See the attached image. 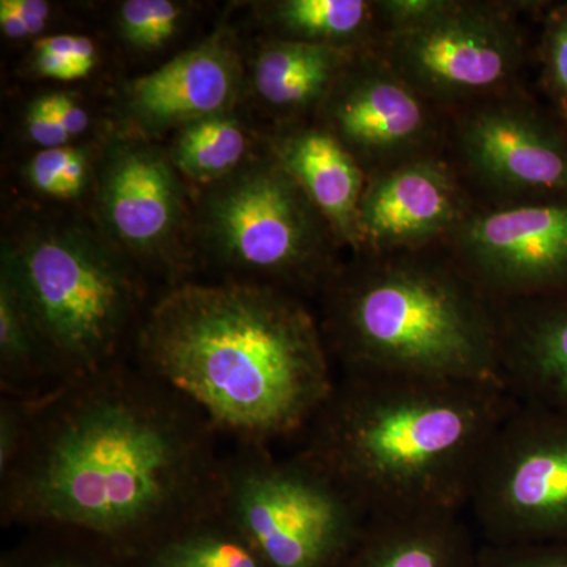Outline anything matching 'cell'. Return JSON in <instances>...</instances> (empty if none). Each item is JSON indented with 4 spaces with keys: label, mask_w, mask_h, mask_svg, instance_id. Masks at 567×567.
I'll list each match as a JSON object with an SVG mask.
<instances>
[{
    "label": "cell",
    "mask_w": 567,
    "mask_h": 567,
    "mask_svg": "<svg viewBox=\"0 0 567 567\" xmlns=\"http://www.w3.org/2000/svg\"><path fill=\"white\" fill-rule=\"evenodd\" d=\"M31 317L55 383L121 363L141 289L128 257L81 223L39 224L2 248V274Z\"/></svg>",
    "instance_id": "5"
},
{
    "label": "cell",
    "mask_w": 567,
    "mask_h": 567,
    "mask_svg": "<svg viewBox=\"0 0 567 567\" xmlns=\"http://www.w3.org/2000/svg\"><path fill=\"white\" fill-rule=\"evenodd\" d=\"M219 432L140 365L32 395L20 453L0 473L2 527L65 529L140 559L219 509Z\"/></svg>",
    "instance_id": "1"
},
{
    "label": "cell",
    "mask_w": 567,
    "mask_h": 567,
    "mask_svg": "<svg viewBox=\"0 0 567 567\" xmlns=\"http://www.w3.org/2000/svg\"><path fill=\"white\" fill-rule=\"evenodd\" d=\"M0 567H140V561L80 533L31 529L21 544L3 554Z\"/></svg>",
    "instance_id": "24"
},
{
    "label": "cell",
    "mask_w": 567,
    "mask_h": 567,
    "mask_svg": "<svg viewBox=\"0 0 567 567\" xmlns=\"http://www.w3.org/2000/svg\"><path fill=\"white\" fill-rule=\"evenodd\" d=\"M520 59L509 22L464 3L446 2L439 13L391 31L390 62L416 92L462 96L505 82Z\"/></svg>",
    "instance_id": "10"
},
{
    "label": "cell",
    "mask_w": 567,
    "mask_h": 567,
    "mask_svg": "<svg viewBox=\"0 0 567 567\" xmlns=\"http://www.w3.org/2000/svg\"><path fill=\"white\" fill-rule=\"evenodd\" d=\"M219 511L268 567H336L371 517L303 451L248 445L224 456Z\"/></svg>",
    "instance_id": "6"
},
{
    "label": "cell",
    "mask_w": 567,
    "mask_h": 567,
    "mask_svg": "<svg viewBox=\"0 0 567 567\" xmlns=\"http://www.w3.org/2000/svg\"><path fill=\"white\" fill-rule=\"evenodd\" d=\"M517 404L498 383L342 375L298 450L369 516L466 514L481 461Z\"/></svg>",
    "instance_id": "3"
},
{
    "label": "cell",
    "mask_w": 567,
    "mask_h": 567,
    "mask_svg": "<svg viewBox=\"0 0 567 567\" xmlns=\"http://www.w3.org/2000/svg\"><path fill=\"white\" fill-rule=\"evenodd\" d=\"M480 544L465 514L371 516L336 567H475Z\"/></svg>",
    "instance_id": "17"
},
{
    "label": "cell",
    "mask_w": 567,
    "mask_h": 567,
    "mask_svg": "<svg viewBox=\"0 0 567 567\" xmlns=\"http://www.w3.org/2000/svg\"><path fill=\"white\" fill-rule=\"evenodd\" d=\"M137 561L140 567H268L219 509L164 537Z\"/></svg>",
    "instance_id": "20"
},
{
    "label": "cell",
    "mask_w": 567,
    "mask_h": 567,
    "mask_svg": "<svg viewBox=\"0 0 567 567\" xmlns=\"http://www.w3.org/2000/svg\"><path fill=\"white\" fill-rule=\"evenodd\" d=\"M136 364L237 445L300 439L336 385L315 315L295 293L248 281L183 282L145 311Z\"/></svg>",
    "instance_id": "2"
},
{
    "label": "cell",
    "mask_w": 567,
    "mask_h": 567,
    "mask_svg": "<svg viewBox=\"0 0 567 567\" xmlns=\"http://www.w3.org/2000/svg\"><path fill=\"white\" fill-rule=\"evenodd\" d=\"M241 89L237 52L223 37L178 54L162 69L126 85L125 121L144 136L229 114Z\"/></svg>",
    "instance_id": "12"
},
{
    "label": "cell",
    "mask_w": 567,
    "mask_h": 567,
    "mask_svg": "<svg viewBox=\"0 0 567 567\" xmlns=\"http://www.w3.org/2000/svg\"><path fill=\"white\" fill-rule=\"evenodd\" d=\"M502 308V380L520 404L567 415V293Z\"/></svg>",
    "instance_id": "16"
},
{
    "label": "cell",
    "mask_w": 567,
    "mask_h": 567,
    "mask_svg": "<svg viewBox=\"0 0 567 567\" xmlns=\"http://www.w3.org/2000/svg\"><path fill=\"white\" fill-rule=\"evenodd\" d=\"M275 156L303 188L331 233L347 244H360L363 174L341 141L328 130H298L278 142Z\"/></svg>",
    "instance_id": "18"
},
{
    "label": "cell",
    "mask_w": 567,
    "mask_h": 567,
    "mask_svg": "<svg viewBox=\"0 0 567 567\" xmlns=\"http://www.w3.org/2000/svg\"><path fill=\"white\" fill-rule=\"evenodd\" d=\"M37 100H39L44 110L50 111L51 114L61 122V125L65 128V132L69 133L71 140L81 136V134H84L85 130L89 128L91 118H89L87 112H85L84 107H82L70 93H44V95L39 96Z\"/></svg>",
    "instance_id": "33"
},
{
    "label": "cell",
    "mask_w": 567,
    "mask_h": 567,
    "mask_svg": "<svg viewBox=\"0 0 567 567\" xmlns=\"http://www.w3.org/2000/svg\"><path fill=\"white\" fill-rule=\"evenodd\" d=\"M25 128H28L29 137L40 145L41 151L65 147L71 142V137L61 122L50 111L44 110L39 100H33L31 106L28 107Z\"/></svg>",
    "instance_id": "32"
},
{
    "label": "cell",
    "mask_w": 567,
    "mask_h": 567,
    "mask_svg": "<svg viewBox=\"0 0 567 567\" xmlns=\"http://www.w3.org/2000/svg\"><path fill=\"white\" fill-rule=\"evenodd\" d=\"M461 268L496 305L567 293V200L483 213L461 229Z\"/></svg>",
    "instance_id": "9"
},
{
    "label": "cell",
    "mask_w": 567,
    "mask_h": 567,
    "mask_svg": "<svg viewBox=\"0 0 567 567\" xmlns=\"http://www.w3.org/2000/svg\"><path fill=\"white\" fill-rule=\"evenodd\" d=\"M183 11L171 0H126L117 17L123 40L134 50H158L178 31Z\"/></svg>",
    "instance_id": "26"
},
{
    "label": "cell",
    "mask_w": 567,
    "mask_h": 567,
    "mask_svg": "<svg viewBox=\"0 0 567 567\" xmlns=\"http://www.w3.org/2000/svg\"><path fill=\"white\" fill-rule=\"evenodd\" d=\"M544 63L548 87L567 114V6L548 22L544 40Z\"/></svg>",
    "instance_id": "29"
},
{
    "label": "cell",
    "mask_w": 567,
    "mask_h": 567,
    "mask_svg": "<svg viewBox=\"0 0 567 567\" xmlns=\"http://www.w3.org/2000/svg\"><path fill=\"white\" fill-rule=\"evenodd\" d=\"M200 229L218 264L244 281L322 292L338 274L324 248L330 226L275 155L213 183Z\"/></svg>",
    "instance_id": "7"
},
{
    "label": "cell",
    "mask_w": 567,
    "mask_h": 567,
    "mask_svg": "<svg viewBox=\"0 0 567 567\" xmlns=\"http://www.w3.org/2000/svg\"><path fill=\"white\" fill-rule=\"evenodd\" d=\"M31 405L32 395L2 394L0 399V473L20 453L28 434Z\"/></svg>",
    "instance_id": "30"
},
{
    "label": "cell",
    "mask_w": 567,
    "mask_h": 567,
    "mask_svg": "<svg viewBox=\"0 0 567 567\" xmlns=\"http://www.w3.org/2000/svg\"><path fill=\"white\" fill-rule=\"evenodd\" d=\"M328 96V132L357 159L402 155L427 133L423 102L395 71L369 66L344 73Z\"/></svg>",
    "instance_id": "15"
},
{
    "label": "cell",
    "mask_w": 567,
    "mask_h": 567,
    "mask_svg": "<svg viewBox=\"0 0 567 567\" xmlns=\"http://www.w3.org/2000/svg\"><path fill=\"white\" fill-rule=\"evenodd\" d=\"M322 298L342 375L503 385L502 308L458 265L383 259L336 274Z\"/></svg>",
    "instance_id": "4"
},
{
    "label": "cell",
    "mask_w": 567,
    "mask_h": 567,
    "mask_svg": "<svg viewBox=\"0 0 567 567\" xmlns=\"http://www.w3.org/2000/svg\"><path fill=\"white\" fill-rule=\"evenodd\" d=\"M462 197L443 164L415 159L377 175L358 210L360 244L380 252L431 240L461 223Z\"/></svg>",
    "instance_id": "14"
},
{
    "label": "cell",
    "mask_w": 567,
    "mask_h": 567,
    "mask_svg": "<svg viewBox=\"0 0 567 567\" xmlns=\"http://www.w3.org/2000/svg\"><path fill=\"white\" fill-rule=\"evenodd\" d=\"M51 20V6L43 0H2L0 29L10 40L40 35Z\"/></svg>",
    "instance_id": "31"
},
{
    "label": "cell",
    "mask_w": 567,
    "mask_h": 567,
    "mask_svg": "<svg viewBox=\"0 0 567 567\" xmlns=\"http://www.w3.org/2000/svg\"><path fill=\"white\" fill-rule=\"evenodd\" d=\"M375 3L363 0H284L268 7V21L287 40L346 48L368 25Z\"/></svg>",
    "instance_id": "23"
},
{
    "label": "cell",
    "mask_w": 567,
    "mask_h": 567,
    "mask_svg": "<svg viewBox=\"0 0 567 567\" xmlns=\"http://www.w3.org/2000/svg\"><path fill=\"white\" fill-rule=\"evenodd\" d=\"M475 567H567V544H480Z\"/></svg>",
    "instance_id": "28"
},
{
    "label": "cell",
    "mask_w": 567,
    "mask_h": 567,
    "mask_svg": "<svg viewBox=\"0 0 567 567\" xmlns=\"http://www.w3.org/2000/svg\"><path fill=\"white\" fill-rule=\"evenodd\" d=\"M347 61L346 48L287 39L271 41L254 61V89L275 110H306L330 95L344 74Z\"/></svg>",
    "instance_id": "19"
},
{
    "label": "cell",
    "mask_w": 567,
    "mask_h": 567,
    "mask_svg": "<svg viewBox=\"0 0 567 567\" xmlns=\"http://www.w3.org/2000/svg\"><path fill=\"white\" fill-rule=\"evenodd\" d=\"M99 215L104 235L126 256L173 262L185 197L169 156L144 142L115 144L100 171Z\"/></svg>",
    "instance_id": "11"
},
{
    "label": "cell",
    "mask_w": 567,
    "mask_h": 567,
    "mask_svg": "<svg viewBox=\"0 0 567 567\" xmlns=\"http://www.w3.org/2000/svg\"><path fill=\"white\" fill-rule=\"evenodd\" d=\"M52 377L47 353L31 317L11 284L0 276V386L2 394L39 395L37 383Z\"/></svg>",
    "instance_id": "22"
},
{
    "label": "cell",
    "mask_w": 567,
    "mask_h": 567,
    "mask_svg": "<svg viewBox=\"0 0 567 567\" xmlns=\"http://www.w3.org/2000/svg\"><path fill=\"white\" fill-rule=\"evenodd\" d=\"M466 162L506 192L567 200V136L539 115L513 107L476 112L462 126Z\"/></svg>",
    "instance_id": "13"
},
{
    "label": "cell",
    "mask_w": 567,
    "mask_h": 567,
    "mask_svg": "<svg viewBox=\"0 0 567 567\" xmlns=\"http://www.w3.org/2000/svg\"><path fill=\"white\" fill-rule=\"evenodd\" d=\"M248 147V136L237 118L213 115L181 128L169 159L185 177L213 185L244 166Z\"/></svg>",
    "instance_id": "21"
},
{
    "label": "cell",
    "mask_w": 567,
    "mask_h": 567,
    "mask_svg": "<svg viewBox=\"0 0 567 567\" xmlns=\"http://www.w3.org/2000/svg\"><path fill=\"white\" fill-rule=\"evenodd\" d=\"M466 514L484 544H567V415L518 402L481 461Z\"/></svg>",
    "instance_id": "8"
},
{
    "label": "cell",
    "mask_w": 567,
    "mask_h": 567,
    "mask_svg": "<svg viewBox=\"0 0 567 567\" xmlns=\"http://www.w3.org/2000/svg\"><path fill=\"white\" fill-rule=\"evenodd\" d=\"M29 183L37 192L54 199L71 200L82 196L91 178V156L81 147L40 151L28 164Z\"/></svg>",
    "instance_id": "25"
},
{
    "label": "cell",
    "mask_w": 567,
    "mask_h": 567,
    "mask_svg": "<svg viewBox=\"0 0 567 567\" xmlns=\"http://www.w3.org/2000/svg\"><path fill=\"white\" fill-rule=\"evenodd\" d=\"M96 65V47L84 35L41 37L33 44V70L58 81L89 76Z\"/></svg>",
    "instance_id": "27"
}]
</instances>
